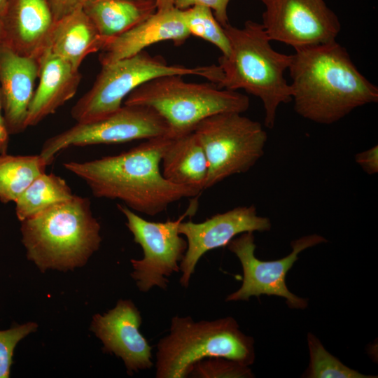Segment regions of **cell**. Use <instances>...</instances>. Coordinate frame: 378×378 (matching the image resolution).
<instances>
[{
  "instance_id": "cell-1",
  "label": "cell",
  "mask_w": 378,
  "mask_h": 378,
  "mask_svg": "<svg viewBox=\"0 0 378 378\" xmlns=\"http://www.w3.org/2000/svg\"><path fill=\"white\" fill-rule=\"evenodd\" d=\"M294 50L288 70L294 110L303 118L330 125L378 102V88L337 41Z\"/></svg>"
},
{
  "instance_id": "cell-2",
  "label": "cell",
  "mask_w": 378,
  "mask_h": 378,
  "mask_svg": "<svg viewBox=\"0 0 378 378\" xmlns=\"http://www.w3.org/2000/svg\"><path fill=\"white\" fill-rule=\"evenodd\" d=\"M170 139L153 137L118 155L63 165L83 179L94 197L121 200L131 210L153 216L172 203L202 192L163 176L160 164Z\"/></svg>"
},
{
  "instance_id": "cell-3",
  "label": "cell",
  "mask_w": 378,
  "mask_h": 378,
  "mask_svg": "<svg viewBox=\"0 0 378 378\" xmlns=\"http://www.w3.org/2000/svg\"><path fill=\"white\" fill-rule=\"evenodd\" d=\"M20 222L27 257L43 272L83 266L102 241L101 226L87 197L74 195Z\"/></svg>"
},
{
  "instance_id": "cell-4",
  "label": "cell",
  "mask_w": 378,
  "mask_h": 378,
  "mask_svg": "<svg viewBox=\"0 0 378 378\" xmlns=\"http://www.w3.org/2000/svg\"><path fill=\"white\" fill-rule=\"evenodd\" d=\"M230 54L221 56L223 78L218 88L244 90L258 97L265 110L264 126L274 127L278 107L292 101L291 88L284 78L292 55L276 51L261 23L245 22L242 28L230 23L223 27Z\"/></svg>"
},
{
  "instance_id": "cell-5",
  "label": "cell",
  "mask_w": 378,
  "mask_h": 378,
  "mask_svg": "<svg viewBox=\"0 0 378 378\" xmlns=\"http://www.w3.org/2000/svg\"><path fill=\"white\" fill-rule=\"evenodd\" d=\"M156 378L188 377L192 366L210 357H223L249 366L255 358L254 340L230 316L195 321L174 316L169 333L157 344Z\"/></svg>"
},
{
  "instance_id": "cell-6",
  "label": "cell",
  "mask_w": 378,
  "mask_h": 378,
  "mask_svg": "<svg viewBox=\"0 0 378 378\" xmlns=\"http://www.w3.org/2000/svg\"><path fill=\"white\" fill-rule=\"evenodd\" d=\"M181 75L153 78L134 90L124 105H139L155 110L166 122L169 136L193 132L197 124L216 113H242L249 107L248 97L220 88L211 82L188 83Z\"/></svg>"
},
{
  "instance_id": "cell-7",
  "label": "cell",
  "mask_w": 378,
  "mask_h": 378,
  "mask_svg": "<svg viewBox=\"0 0 378 378\" xmlns=\"http://www.w3.org/2000/svg\"><path fill=\"white\" fill-rule=\"evenodd\" d=\"M168 75H194L219 85L223 71L219 65L187 67L169 64L160 55L143 50L135 55L102 65L92 88L71 111L77 122L106 118L118 111L123 100L136 88L153 78Z\"/></svg>"
},
{
  "instance_id": "cell-8",
  "label": "cell",
  "mask_w": 378,
  "mask_h": 378,
  "mask_svg": "<svg viewBox=\"0 0 378 378\" xmlns=\"http://www.w3.org/2000/svg\"><path fill=\"white\" fill-rule=\"evenodd\" d=\"M206 155L205 188L250 170L263 156L267 134L261 123L237 112H223L200 122L193 130Z\"/></svg>"
},
{
  "instance_id": "cell-9",
  "label": "cell",
  "mask_w": 378,
  "mask_h": 378,
  "mask_svg": "<svg viewBox=\"0 0 378 378\" xmlns=\"http://www.w3.org/2000/svg\"><path fill=\"white\" fill-rule=\"evenodd\" d=\"M117 207L125 217V225L134 242L143 250L142 258L130 260L131 276L138 289L143 293L154 287L166 290L168 278L180 271V262L188 247L186 239L178 232V225L186 216L195 212L197 204L194 202L176 220L165 222L144 219L125 205L117 204Z\"/></svg>"
},
{
  "instance_id": "cell-10",
  "label": "cell",
  "mask_w": 378,
  "mask_h": 378,
  "mask_svg": "<svg viewBox=\"0 0 378 378\" xmlns=\"http://www.w3.org/2000/svg\"><path fill=\"white\" fill-rule=\"evenodd\" d=\"M169 136L165 120L153 108L124 105L110 115L94 121L77 122L48 139L40 155L48 164L60 151L71 146L123 143Z\"/></svg>"
},
{
  "instance_id": "cell-11",
  "label": "cell",
  "mask_w": 378,
  "mask_h": 378,
  "mask_svg": "<svg viewBox=\"0 0 378 378\" xmlns=\"http://www.w3.org/2000/svg\"><path fill=\"white\" fill-rule=\"evenodd\" d=\"M327 241L317 234H307L290 242L292 251L286 256L276 260L265 261L255 255L256 245L253 232L240 234L227 244V248L239 259L242 270L241 287L228 295L225 302L248 301L251 297L261 295H275L286 300L290 309H304L308 306V299L300 298L287 288L286 276L298 255L304 250Z\"/></svg>"
},
{
  "instance_id": "cell-12",
  "label": "cell",
  "mask_w": 378,
  "mask_h": 378,
  "mask_svg": "<svg viewBox=\"0 0 378 378\" xmlns=\"http://www.w3.org/2000/svg\"><path fill=\"white\" fill-rule=\"evenodd\" d=\"M262 25L271 41L294 49L336 41L341 23L324 0H258Z\"/></svg>"
},
{
  "instance_id": "cell-13",
  "label": "cell",
  "mask_w": 378,
  "mask_h": 378,
  "mask_svg": "<svg viewBox=\"0 0 378 378\" xmlns=\"http://www.w3.org/2000/svg\"><path fill=\"white\" fill-rule=\"evenodd\" d=\"M272 227L269 218L258 215L254 205L240 206L217 214L203 222L181 221L178 232L188 247L180 262V284L188 288L200 259L206 252L227 246L237 235L248 232H266Z\"/></svg>"
},
{
  "instance_id": "cell-14",
  "label": "cell",
  "mask_w": 378,
  "mask_h": 378,
  "mask_svg": "<svg viewBox=\"0 0 378 378\" xmlns=\"http://www.w3.org/2000/svg\"><path fill=\"white\" fill-rule=\"evenodd\" d=\"M141 312L130 300H119L107 312L93 316L90 330L104 353L120 358L129 374L153 366L152 347L140 332Z\"/></svg>"
},
{
  "instance_id": "cell-15",
  "label": "cell",
  "mask_w": 378,
  "mask_h": 378,
  "mask_svg": "<svg viewBox=\"0 0 378 378\" xmlns=\"http://www.w3.org/2000/svg\"><path fill=\"white\" fill-rule=\"evenodd\" d=\"M38 74L37 59L19 55L0 41V102L10 135L22 133L27 127L28 110Z\"/></svg>"
},
{
  "instance_id": "cell-16",
  "label": "cell",
  "mask_w": 378,
  "mask_h": 378,
  "mask_svg": "<svg viewBox=\"0 0 378 378\" xmlns=\"http://www.w3.org/2000/svg\"><path fill=\"white\" fill-rule=\"evenodd\" d=\"M55 24L48 0H8L0 15L1 41L38 60Z\"/></svg>"
},
{
  "instance_id": "cell-17",
  "label": "cell",
  "mask_w": 378,
  "mask_h": 378,
  "mask_svg": "<svg viewBox=\"0 0 378 378\" xmlns=\"http://www.w3.org/2000/svg\"><path fill=\"white\" fill-rule=\"evenodd\" d=\"M190 36L183 10L174 7L156 10L128 31L108 39L99 51V60L101 65L111 64L135 55L159 42L172 41L180 46Z\"/></svg>"
},
{
  "instance_id": "cell-18",
  "label": "cell",
  "mask_w": 378,
  "mask_h": 378,
  "mask_svg": "<svg viewBox=\"0 0 378 378\" xmlns=\"http://www.w3.org/2000/svg\"><path fill=\"white\" fill-rule=\"evenodd\" d=\"M38 62L39 81L29 107L27 127L38 125L71 99L81 80L78 70L48 49Z\"/></svg>"
},
{
  "instance_id": "cell-19",
  "label": "cell",
  "mask_w": 378,
  "mask_h": 378,
  "mask_svg": "<svg viewBox=\"0 0 378 378\" xmlns=\"http://www.w3.org/2000/svg\"><path fill=\"white\" fill-rule=\"evenodd\" d=\"M106 42V39L80 8L55 22L46 49L78 70L84 59L100 51Z\"/></svg>"
},
{
  "instance_id": "cell-20",
  "label": "cell",
  "mask_w": 378,
  "mask_h": 378,
  "mask_svg": "<svg viewBox=\"0 0 378 378\" xmlns=\"http://www.w3.org/2000/svg\"><path fill=\"white\" fill-rule=\"evenodd\" d=\"M162 175L171 183L205 190L209 164L204 150L194 132L171 137L161 160Z\"/></svg>"
},
{
  "instance_id": "cell-21",
  "label": "cell",
  "mask_w": 378,
  "mask_h": 378,
  "mask_svg": "<svg viewBox=\"0 0 378 378\" xmlns=\"http://www.w3.org/2000/svg\"><path fill=\"white\" fill-rule=\"evenodd\" d=\"M83 10L107 41L147 19L157 6L155 0H86Z\"/></svg>"
},
{
  "instance_id": "cell-22",
  "label": "cell",
  "mask_w": 378,
  "mask_h": 378,
  "mask_svg": "<svg viewBox=\"0 0 378 378\" xmlns=\"http://www.w3.org/2000/svg\"><path fill=\"white\" fill-rule=\"evenodd\" d=\"M74 195L64 179L54 174H41L15 202L18 219L22 221Z\"/></svg>"
},
{
  "instance_id": "cell-23",
  "label": "cell",
  "mask_w": 378,
  "mask_h": 378,
  "mask_svg": "<svg viewBox=\"0 0 378 378\" xmlns=\"http://www.w3.org/2000/svg\"><path fill=\"white\" fill-rule=\"evenodd\" d=\"M48 166L42 156L0 154V201L15 202Z\"/></svg>"
},
{
  "instance_id": "cell-24",
  "label": "cell",
  "mask_w": 378,
  "mask_h": 378,
  "mask_svg": "<svg viewBox=\"0 0 378 378\" xmlns=\"http://www.w3.org/2000/svg\"><path fill=\"white\" fill-rule=\"evenodd\" d=\"M309 364L302 376L307 378H375L349 368L330 354L312 333L307 334Z\"/></svg>"
},
{
  "instance_id": "cell-25",
  "label": "cell",
  "mask_w": 378,
  "mask_h": 378,
  "mask_svg": "<svg viewBox=\"0 0 378 378\" xmlns=\"http://www.w3.org/2000/svg\"><path fill=\"white\" fill-rule=\"evenodd\" d=\"M183 11L190 36H197L212 43L220 50L223 56L230 55L229 40L211 9L203 6H193Z\"/></svg>"
},
{
  "instance_id": "cell-26",
  "label": "cell",
  "mask_w": 378,
  "mask_h": 378,
  "mask_svg": "<svg viewBox=\"0 0 378 378\" xmlns=\"http://www.w3.org/2000/svg\"><path fill=\"white\" fill-rule=\"evenodd\" d=\"M193 378H251L254 377L249 366L223 358L210 357L196 362L188 377Z\"/></svg>"
},
{
  "instance_id": "cell-27",
  "label": "cell",
  "mask_w": 378,
  "mask_h": 378,
  "mask_svg": "<svg viewBox=\"0 0 378 378\" xmlns=\"http://www.w3.org/2000/svg\"><path fill=\"white\" fill-rule=\"evenodd\" d=\"M37 327L36 323L27 322L0 330V378L9 377L15 346L23 338L35 332Z\"/></svg>"
},
{
  "instance_id": "cell-28",
  "label": "cell",
  "mask_w": 378,
  "mask_h": 378,
  "mask_svg": "<svg viewBox=\"0 0 378 378\" xmlns=\"http://www.w3.org/2000/svg\"><path fill=\"white\" fill-rule=\"evenodd\" d=\"M230 0H175L174 7L185 10L193 6H203L214 10L216 20L223 27L228 24L227 6Z\"/></svg>"
},
{
  "instance_id": "cell-29",
  "label": "cell",
  "mask_w": 378,
  "mask_h": 378,
  "mask_svg": "<svg viewBox=\"0 0 378 378\" xmlns=\"http://www.w3.org/2000/svg\"><path fill=\"white\" fill-rule=\"evenodd\" d=\"M86 0H48L54 21L57 22L83 8Z\"/></svg>"
},
{
  "instance_id": "cell-30",
  "label": "cell",
  "mask_w": 378,
  "mask_h": 378,
  "mask_svg": "<svg viewBox=\"0 0 378 378\" xmlns=\"http://www.w3.org/2000/svg\"><path fill=\"white\" fill-rule=\"evenodd\" d=\"M356 162L368 174L378 173V146L358 153L355 156Z\"/></svg>"
},
{
  "instance_id": "cell-31",
  "label": "cell",
  "mask_w": 378,
  "mask_h": 378,
  "mask_svg": "<svg viewBox=\"0 0 378 378\" xmlns=\"http://www.w3.org/2000/svg\"><path fill=\"white\" fill-rule=\"evenodd\" d=\"M9 136L2 115L0 102V154H6L8 152L9 145Z\"/></svg>"
},
{
  "instance_id": "cell-32",
  "label": "cell",
  "mask_w": 378,
  "mask_h": 378,
  "mask_svg": "<svg viewBox=\"0 0 378 378\" xmlns=\"http://www.w3.org/2000/svg\"><path fill=\"white\" fill-rule=\"evenodd\" d=\"M175 0H155L157 10H165L174 7Z\"/></svg>"
},
{
  "instance_id": "cell-33",
  "label": "cell",
  "mask_w": 378,
  "mask_h": 378,
  "mask_svg": "<svg viewBox=\"0 0 378 378\" xmlns=\"http://www.w3.org/2000/svg\"><path fill=\"white\" fill-rule=\"evenodd\" d=\"M8 0H0V15L4 12Z\"/></svg>"
},
{
  "instance_id": "cell-34",
  "label": "cell",
  "mask_w": 378,
  "mask_h": 378,
  "mask_svg": "<svg viewBox=\"0 0 378 378\" xmlns=\"http://www.w3.org/2000/svg\"><path fill=\"white\" fill-rule=\"evenodd\" d=\"M1 24H0V41H1Z\"/></svg>"
},
{
  "instance_id": "cell-35",
  "label": "cell",
  "mask_w": 378,
  "mask_h": 378,
  "mask_svg": "<svg viewBox=\"0 0 378 378\" xmlns=\"http://www.w3.org/2000/svg\"><path fill=\"white\" fill-rule=\"evenodd\" d=\"M136 1H150V0H136Z\"/></svg>"
}]
</instances>
